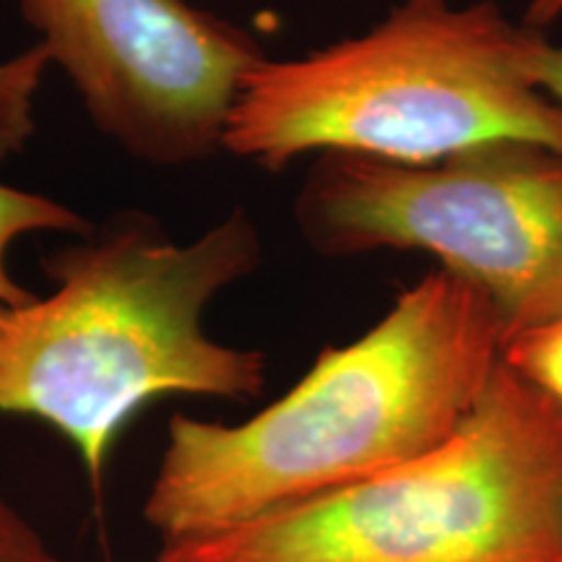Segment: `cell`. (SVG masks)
Listing matches in <instances>:
<instances>
[{"label": "cell", "mask_w": 562, "mask_h": 562, "mask_svg": "<svg viewBox=\"0 0 562 562\" xmlns=\"http://www.w3.org/2000/svg\"><path fill=\"white\" fill-rule=\"evenodd\" d=\"M53 68L50 53L32 47L0 60V161L21 157L37 133V94Z\"/></svg>", "instance_id": "ba28073f"}, {"label": "cell", "mask_w": 562, "mask_h": 562, "mask_svg": "<svg viewBox=\"0 0 562 562\" xmlns=\"http://www.w3.org/2000/svg\"><path fill=\"white\" fill-rule=\"evenodd\" d=\"M0 562H66L58 558L40 531L0 497Z\"/></svg>", "instance_id": "30bf717a"}, {"label": "cell", "mask_w": 562, "mask_h": 562, "mask_svg": "<svg viewBox=\"0 0 562 562\" xmlns=\"http://www.w3.org/2000/svg\"><path fill=\"white\" fill-rule=\"evenodd\" d=\"M16 5L91 125L149 167H188L220 154L245 76L266 58L248 30L188 0Z\"/></svg>", "instance_id": "8992f818"}, {"label": "cell", "mask_w": 562, "mask_h": 562, "mask_svg": "<svg viewBox=\"0 0 562 562\" xmlns=\"http://www.w3.org/2000/svg\"><path fill=\"white\" fill-rule=\"evenodd\" d=\"M531 79L562 110V47L537 32L529 47Z\"/></svg>", "instance_id": "8fae6325"}, {"label": "cell", "mask_w": 562, "mask_h": 562, "mask_svg": "<svg viewBox=\"0 0 562 562\" xmlns=\"http://www.w3.org/2000/svg\"><path fill=\"white\" fill-rule=\"evenodd\" d=\"M503 360L562 409V318L510 339Z\"/></svg>", "instance_id": "9c48e42d"}, {"label": "cell", "mask_w": 562, "mask_h": 562, "mask_svg": "<svg viewBox=\"0 0 562 562\" xmlns=\"http://www.w3.org/2000/svg\"><path fill=\"white\" fill-rule=\"evenodd\" d=\"M537 30L492 3L398 0L370 30L245 76L222 151L263 170L305 154L435 165L495 144L562 151V110L531 79Z\"/></svg>", "instance_id": "3957f363"}, {"label": "cell", "mask_w": 562, "mask_h": 562, "mask_svg": "<svg viewBox=\"0 0 562 562\" xmlns=\"http://www.w3.org/2000/svg\"><path fill=\"white\" fill-rule=\"evenodd\" d=\"M157 562H562V409L503 360L430 453Z\"/></svg>", "instance_id": "277c9868"}, {"label": "cell", "mask_w": 562, "mask_h": 562, "mask_svg": "<svg viewBox=\"0 0 562 562\" xmlns=\"http://www.w3.org/2000/svg\"><path fill=\"white\" fill-rule=\"evenodd\" d=\"M562 16V0H529L526 9V26L529 30H542Z\"/></svg>", "instance_id": "7c38bea8"}, {"label": "cell", "mask_w": 562, "mask_h": 562, "mask_svg": "<svg viewBox=\"0 0 562 562\" xmlns=\"http://www.w3.org/2000/svg\"><path fill=\"white\" fill-rule=\"evenodd\" d=\"M503 347L487 294L446 269L427 273L250 419L175 414L146 524L161 544L182 542L404 467L467 422Z\"/></svg>", "instance_id": "6da1fadb"}, {"label": "cell", "mask_w": 562, "mask_h": 562, "mask_svg": "<svg viewBox=\"0 0 562 562\" xmlns=\"http://www.w3.org/2000/svg\"><path fill=\"white\" fill-rule=\"evenodd\" d=\"M91 229H94V222L70 209L68 203L0 182V311L24 305L34 297V292L21 286L9 266L11 248L21 237L42 235V232L83 237Z\"/></svg>", "instance_id": "52a82bcc"}, {"label": "cell", "mask_w": 562, "mask_h": 562, "mask_svg": "<svg viewBox=\"0 0 562 562\" xmlns=\"http://www.w3.org/2000/svg\"><path fill=\"white\" fill-rule=\"evenodd\" d=\"M261 266L232 209L191 243L144 211H115L42 261L53 290L0 311V414L50 425L102 495L128 422L167 396L243 402L263 391L261 351L211 339L209 305Z\"/></svg>", "instance_id": "7a4b0ae2"}, {"label": "cell", "mask_w": 562, "mask_h": 562, "mask_svg": "<svg viewBox=\"0 0 562 562\" xmlns=\"http://www.w3.org/2000/svg\"><path fill=\"white\" fill-rule=\"evenodd\" d=\"M294 216L315 250H425L487 294L505 344L562 318V151L495 144L435 165L321 154Z\"/></svg>", "instance_id": "5b68a950"}]
</instances>
